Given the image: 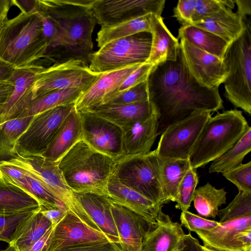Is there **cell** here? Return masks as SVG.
Listing matches in <instances>:
<instances>
[{
    "label": "cell",
    "mask_w": 251,
    "mask_h": 251,
    "mask_svg": "<svg viewBox=\"0 0 251 251\" xmlns=\"http://www.w3.org/2000/svg\"><path fill=\"white\" fill-rule=\"evenodd\" d=\"M40 211L52 225L55 226L65 216L68 210L60 208H46L40 206Z\"/></svg>",
    "instance_id": "obj_49"
},
{
    "label": "cell",
    "mask_w": 251,
    "mask_h": 251,
    "mask_svg": "<svg viewBox=\"0 0 251 251\" xmlns=\"http://www.w3.org/2000/svg\"><path fill=\"white\" fill-rule=\"evenodd\" d=\"M157 119L153 114L150 118L121 127L124 156L149 153L156 139Z\"/></svg>",
    "instance_id": "obj_24"
},
{
    "label": "cell",
    "mask_w": 251,
    "mask_h": 251,
    "mask_svg": "<svg viewBox=\"0 0 251 251\" xmlns=\"http://www.w3.org/2000/svg\"><path fill=\"white\" fill-rule=\"evenodd\" d=\"M14 88V82L10 79L0 81V109L8 100Z\"/></svg>",
    "instance_id": "obj_52"
},
{
    "label": "cell",
    "mask_w": 251,
    "mask_h": 251,
    "mask_svg": "<svg viewBox=\"0 0 251 251\" xmlns=\"http://www.w3.org/2000/svg\"><path fill=\"white\" fill-rule=\"evenodd\" d=\"M54 226L52 225L41 238L25 251H46L52 236Z\"/></svg>",
    "instance_id": "obj_51"
},
{
    "label": "cell",
    "mask_w": 251,
    "mask_h": 251,
    "mask_svg": "<svg viewBox=\"0 0 251 251\" xmlns=\"http://www.w3.org/2000/svg\"><path fill=\"white\" fill-rule=\"evenodd\" d=\"M234 4V0H196L193 23L213 15L225 7L232 9Z\"/></svg>",
    "instance_id": "obj_44"
},
{
    "label": "cell",
    "mask_w": 251,
    "mask_h": 251,
    "mask_svg": "<svg viewBox=\"0 0 251 251\" xmlns=\"http://www.w3.org/2000/svg\"><path fill=\"white\" fill-rule=\"evenodd\" d=\"M147 82L149 100L157 119V136L196 112L224 108L219 89L206 88L196 80L185 64L180 48L176 60L154 66Z\"/></svg>",
    "instance_id": "obj_1"
},
{
    "label": "cell",
    "mask_w": 251,
    "mask_h": 251,
    "mask_svg": "<svg viewBox=\"0 0 251 251\" xmlns=\"http://www.w3.org/2000/svg\"><path fill=\"white\" fill-rule=\"evenodd\" d=\"M7 183L16 185L34 197L42 207L68 209L60 200L27 171L24 177L10 180Z\"/></svg>",
    "instance_id": "obj_37"
},
{
    "label": "cell",
    "mask_w": 251,
    "mask_h": 251,
    "mask_svg": "<svg viewBox=\"0 0 251 251\" xmlns=\"http://www.w3.org/2000/svg\"><path fill=\"white\" fill-rule=\"evenodd\" d=\"M149 100L147 80L117 95L106 104H126Z\"/></svg>",
    "instance_id": "obj_41"
},
{
    "label": "cell",
    "mask_w": 251,
    "mask_h": 251,
    "mask_svg": "<svg viewBox=\"0 0 251 251\" xmlns=\"http://www.w3.org/2000/svg\"><path fill=\"white\" fill-rule=\"evenodd\" d=\"M235 3L237 6V13L244 20L247 19V16L251 14V0H234Z\"/></svg>",
    "instance_id": "obj_53"
},
{
    "label": "cell",
    "mask_w": 251,
    "mask_h": 251,
    "mask_svg": "<svg viewBox=\"0 0 251 251\" xmlns=\"http://www.w3.org/2000/svg\"><path fill=\"white\" fill-rule=\"evenodd\" d=\"M1 26V25H0V26Z\"/></svg>",
    "instance_id": "obj_59"
},
{
    "label": "cell",
    "mask_w": 251,
    "mask_h": 251,
    "mask_svg": "<svg viewBox=\"0 0 251 251\" xmlns=\"http://www.w3.org/2000/svg\"><path fill=\"white\" fill-rule=\"evenodd\" d=\"M81 140H82L81 120L80 113L75 106L57 129L42 156L58 163L62 157Z\"/></svg>",
    "instance_id": "obj_22"
},
{
    "label": "cell",
    "mask_w": 251,
    "mask_h": 251,
    "mask_svg": "<svg viewBox=\"0 0 251 251\" xmlns=\"http://www.w3.org/2000/svg\"><path fill=\"white\" fill-rule=\"evenodd\" d=\"M222 175L233 183L239 191L251 193V161L242 163Z\"/></svg>",
    "instance_id": "obj_42"
},
{
    "label": "cell",
    "mask_w": 251,
    "mask_h": 251,
    "mask_svg": "<svg viewBox=\"0 0 251 251\" xmlns=\"http://www.w3.org/2000/svg\"><path fill=\"white\" fill-rule=\"evenodd\" d=\"M115 162L113 158L81 140L62 157L58 166L73 192L106 196L107 184Z\"/></svg>",
    "instance_id": "obj_4"
},
{
    "label": "cell",
    "mask_w": 251,
    "mask_h": 251,
    "mask_svg": "<svg viewBox=\"0 0 251 251\" xmlns=\"http://www.w3.org/2000/svg\"><path fill=\"white\" fill-rule=\"evenodd\" d=\"M112 174L123 184L152 201L162 206L166 203L159 158L155 150L116 160Z\"/></svg>",
    "instance_id": "obj_7"
},
{
    "label": "cell",
    "mask_w": 251,
    "mask_h": 251,
    "mask_svg": "<svg viewBox=\"0 0 251 251\" xmlns=\"http://www.w3.org/2000/svg\"><path fill=\"white\" fill-rule=\"evenodd\" d=\"M73 193L99 229L112 242L119 245L120 240L112 216L111 202L107 197L94 193L73 192Z\"/></svg>",
    "instance_id": "obj_21"
},
{
    "label": "cell",
    "mask_w": 251,
    "mask_h": 251,
    "mask_svg": "<svg viewBox=\"0 0 251 251\" xmlns=\"http://www.w3.org/2000/svg\"><path fill=\"white\" fill-rule=\"evenodd\" d=\"M151 43L146 62L156 66L168 61H175L180 49L175 37L164 24L161 16L151 14Z\"/></svg>",
    "instance_id": "obj_26"
},
{
    "label": "cell",
    "mask_w": 251,
    "mask_h": 251,
    "mask_svg": "<svg viewBox=\"0 0 251 251\" xmlns=\"http://www.w3.org/2000/svg\"><path fill=\"white\" fill-rule=\"evenodd\" d=\"M249 215H251V193L239 191L227 206L219 210V222Z\"/></svg>",
    "instance_id": "obj_39"
},
{
    "label": "cell",
    "mask_w": 251,
    "mask_h": 251,
    "mask_svg": "<svg viewBox=\"0 0 251 251\" xmlns=\"http://www.w3.org/2000/svg\"><path fill=\"white\" fill-rule=\"evenodd\" d=\"M106 196L112 202L127 207L153 223L156 222L162 212L163 206L124 185L113 174L107 184Z\"/></svg>",
    "instance_id": "obj_20"
},
{
    "label": "cell",
    "mask_w": 251,
    "mask_h": 251,
    "mask_svg": "<svg viewBox=\"0 0 251 251\" xmlns=\"http://www.w3.org/2000/svg\"><path fill=\"white\" fill-rule=\"evenodd\" d=\"M151 14L116 25L102 26L97 33V42L100 48L113 40L141 32L151 33Z\"/></svg>",
    "instance_id": "obj_32"
},
{
    "label": "cell",
    "mask_w": 251,
    "mask_h": 251,
    "mask_svg": "<svg viewBox=\"0 0 251 251\" xmlns=\"http://www.w3.org/2000/svg\"><path fill=\"white\" fill-rule=\"evenodd\" d=\"M199 182L196 170L190 168L186 173L178 187L176 208L182 211L189 209Z\"/></svg>",
    "instance_id": "obj_40"
},
{
    "label": "cell",
    "mask_w": 251,
    "mask_h": 251,
    "mask_svg": "<svg viewBox=\"0 0 251 251\" xmlns=\"http://www.w3.org/2000/svg\"><path fill=\"white\" fill-rule=\"evenodd\" d=\"M38 201L20 187L0 178V217L39 210Z\"/></svg>",
    "instance_id": "obj_29"
},
{
    "label": "cell",
    "mask_w": 251,
    "mask_h": 251,
    "mask_svg": "<svg viewBox=\"0 0 251 251\" xmlns=\"http://www.w3.org/2000/svg\"><path fill=\"white\" fill-rule=\"evenodd\" d=\"M223 61L228 72L224 96L235 107L251 114V27L228 46Z\"/></svg>",
    "instance_id": "obj_6"
},
{
    "label": "cell",
    "mask_w": 251,
    "mask_h": 251,
    "mask_svg": "<svg viewBox=\"0 0 251 251\" xmlns=\"http://www.w3.org/2000/svg\"><path fill=\"white\" fill-rule=\"evenodd\" d=\"M165 0H94L91 8L97 24L109 26L153 14L161 16Z\"/></svg>",
    "instance_id": "obj_13"
},
{
    "label": "cell",
    "mask_w": 251,
    "mask_h": 251,
    "mask_svg": "<svg viewBox=\"0 0 251 251\" xmlns=\"http://www.w3.org/2000/svg\"><path fill=\"white\" fill-rule=\"evenodd\" d=\"M33 118V116L18 118L0 124V163L14 153L18 139Z\"/></svg>",
    "instance_id": "obj_38"
},
{
    "label": "cell",
    "mask_w": 251,
    "mask_h": 251,
    "mask_svg": "<svg viewBox=\"0 0 251 251\" xmlns=\"http://www.w3.org/2000/svg\"><path fill=\"white\" fill-rule=\"evenodd\" d=\"M246 21L232 9L225 7L216 14L198 20L191 25L208 31L230 44L244 33L247 25Z\"/></svg>",
    "instance_id": "obj_25"
},
{
    "label": "cell",
    "mask_w": 251,
    "mask_h": 251,
    "mask_svg": "<svg viewBox=\"0 0 251 251\" xmlns=\"http://www.w3.org/2000/svg\"><path fill=\"white\" fill-rule=\"evenodd\" d=\"M248 126L242 112L237 109L210 116L191 151V167L197 170L220 157L238 142Z\"/></svg>",
    "instance_id": "obj_5"
},
{
    "label": "cell",
    "mask_w": 251,
    "mask_h": 251,
    "mask_svg": "<svg viewBox=\"0 0 251 251\" xmlns=\"http://www.w3.org/2000/svg\"><path fill=\"white\" fill-rule=\"evenodd\" d=\"M35 212H27L14 216L0 217V241H4L9 244L11 241L12 235L18 223Z\"/></svg>",
    "instance_id": "obj_46"
},
{
    "label": "cell",
    "mask_w": 251,
    "mask_h": 251,
    "mask_svg": "<svg viewBox=\"0 0 251 251\" xmlns=\"http://www.w3.org/2000/svg\"><path fill=\"white\" fill-rule=\"evenodd\" d=\"M82 140L95 150L116 160L124 156L122 128L91 112H79Z\"/></svg>",
    "instance_id": "obj_14"
},
{
    "label": "cell",
    "mask_w": 251,
    "mask_h": 251,
    "mask_svg": "<svg viewBox=\"0 0 251 251\" xmlns=\"http://www.w3.org/2000/svg\"><path fill=\"white\" fill-rule=\"evenodd\" d=\"M179 45L191 75L204 87L219 89L228 74L223 59L198 49L184 39H180Z\"/></svg>",
    "instance_id": "obj_15"
},
{
    "label": "cell",
    "mask_w": 251,
    "mask_h": 251,
    "mask_svg": "<svg viewBox=\"0 0 251 251\" xmlns=\"http://www.w3.org/2000/svg\"><path fill=\"white\" fill-rule=\"evenodd\" d=\"M86 112L93 113L121 128L138 121L146 120L153 114L149 100L126 104L102 105Z\"/></svg>",
    "instance_id": "obj_28"
},
{
    "label": "cell",
    "mask_w": 251,
    "mask_h": 251,
    "mask_svg": "<svg viewBox=\"0 0 251 251\" xmlns=\"http://www.w3.org/2000/svg\"><path fill=\"white\" fill-rule=\"evenodd\" d=\"M43 67L37 65L15 69L9 78L14 88L6 103L0 109V124L19 118L32 102L31 87Z\"/></svg>",
    "instance_id": "obj_18"
},
{
    "label": "cell",
    "mask_w": 251,
    "mask_h": 251,
    "mask_svg": "<svg viewBox=\"0 0 251 251\" xmlns=\"http://www.w3.org/2000/svg\"><path fill=\"white\" fill-rule=\"evenodd\" d=\"M155 227L146 236L141 251H178L185 233L182 226L163 211Z\"/></svg>",
    "instance_id": "obj_23"
},
{
    "label": "cell",
    "mask_w": 251,
    "mask_h": 251,
    "mask_svg": "<svg viewBox=\"0 0 251 251\" xmlns=\"http://www.w3.org/2000/svg\"><path fill=\"white\" fill-rule=\"evenodd\" d=\"M47 49L41 18L35 8L21 12L0 27V59L15 69L34 64L44 57Z\"/></svg>",
    "instance_id": "obj_3"
},
{
    "label": "cell",
    "mask_w": 251,
    "mask_h": 251,
    "mask_svg": "<svg viewBox=\"0 0 251 251\" xmlns=\"http://www.w3.org/2000/svg\"><path fill=\"white\" fill-rule=\"evenodd\" d=\"M14 69L13 66L0 59V81L9 79Z\"/></svg>",
    "instance_id": "obj_55"
},
{
    "label": "cell",
    "mask_w": 251,
    "mask_h": 251,
    "mask_svg": "<svg viewBox=\"0 0 251 251\" xmlns=\"http://www.w3.org/2000/svg\"><path fill=\"white\" fill-rule=\"evenodd\" d=\"M110 202L120 248L122 251H141L146 236L157 222H151L127 207Z\"/></svg>",
    "instance_id": "obj_17"
},
{
    "label": "cell",
    "mask_w": 251,
    "mask_h": 251,
    "mask_svg": "<svg viewBox=\"0 0 251 251\" xmlns=\"http://www.w3.org/2000/svg\"><path fill=\"white\" fill-rule=\"evenodd\" d=\"M93 0H35L36 10L48 16L54 25V35L44 56L53 64L70 60L89 64L97 24L91 8Z\"/></svg>",
    "instance_id": "obj_2"
},
{
    "label": "cell",
    "mask_w": 251,
    "mask_h": 251,
    "mask_svg": "<svg viewBox=\"0 0 251 251\" xmlns=\"http://www.w3.org/2000/svg\"><path fill=\"white\" fill-rule=\"evenodd\" d=\"M251 151V127L249 125L238 142L210 165L209 173H222L242 163L246 155Z\"/></svg>",
    "instance_id": "obj_36"
},
{
    "label": "cell",
    "mask_w": 251,
    "mask_h": 251,
    "mask_svg": "<svg viewBox=\"0 0 251 251\" xmlns=\"http://www.w3.org/2000/svg\"><path fill=\"white\" fill-rule=\"evenodd\" d=\"M57 251H122L119 245L113 242L87 243L63 248Z\"/></svg>",
    "instance_id": "obj_48"
},
{
    "label": "cell",
    "mask_w": 251,
    "mask_h": 251,
    "mask_svg": "<svg viewBox=\"0 0 251 251\" xmlns=\"http://www.w3.org/2000/svg\"><path fill=\"white\" fill-rule=\"evenodd\" d=\"M151 34L141 32L110 42L92 54L89 67L102 74L146 62L150 54Z\"/></svg>",
    "instance_id": "obj_9"
},
{
    "label": "cell",
    "mask_w": 251,
    "mask_h": 251,
    "mask_svg": "<svg viewBox=\"0 0 251 251\" xmlns=\"http://www.w3.org/2000/svg\"><path fill=\"white\" fill-rule=\"evenodd\" d=\"M1 163L16 166L27 171L60 200L69 211L91 228H97L67 184L57 163L42 156L22 155L14 152Z\"/></svg>",
    "instance_id": "obj_8"
},
{
    "label": "cell",
    "mask_w": 251,
    "mask_h": 251,
    "mask_svg": "<svg viewBox=\"0 0 251 251\" xmlns=\"http://www.w3.org/2000/svg\"><path fill=\"white\" fill-rule=\"evenodd\" d=\"M142 64L100 74L76 101L75 105L76 110L80 113L84 112L102 105L109 96Z\"/></svg>",
    "instance_id": "obj_19"
},
{
    "label": "cell",
    "mask_w": 251,
    "mask_h": 251,
    "mask_svg": "<svg viewBox=\"0 0 251 251\" xmlns=\"http://www.w3.org/2000/svg\"><path fill=\"white\" fill-rule=\"evenodd\" d=\"M154 66L147 62L141 64L131 73L109 96L102 105L106 104L108 101L121 93L146 81Z\"/></svg>",
    "instance_id": "obj_43"
},
{
    "label": "cell",
    "mask_w": 251,
    "mask_h": 251,
    "mask_svg": "<svg viewBox=\"0 0 251 251\" xmlns=\"http://www.w3.org/2000/svg\"><path fill=\"white\" fill-rule=\"evenodd\" d=\"M178 251H203L202 246L191 233L185 234Z\"/></svg>",
    "instance_id": "obj_50"
},
{
    "label": "cell",
    "mask_w": 251,
    "mask_h": 251,
    "mask_svg": "<svg viewBox=\"0 0 251 251\" xmlns=\"http://www.w3.org/2000/svg\"><path fill=\"white\" fill-rule=\"evenodd\" d=\"M13 5L12 0H0V25L8 20V13Z\"/></svg>",
    "instance_id": "obj_54"
},
{
    "label": "cell",
    "mask_w": 251,
    "mask_h": 251,
    "mask_svg": "<svg viewBox=\"0 0 251 251\" xmlns=\"http://www.w3.org/2000/svg\"><path fill=\"white\" fill-rule=\"evenodd\" d=\"M2 251H19L17 249H16L15 248H14L13 246H9L8 247H7L5 250Z\"/></svg>",
    "instance_id": "obj_57"
},
{
    "label": "cell",
    "mask_w": 251,
    "mask_h": 251,
    "mask_svg": "<svg viewBox=\"0 0 251 251\" xmlns=\"http://www.w3.org/2000/svg\"><path fill=\"white\" fill-rule=\"evenodd\" d=\"M159 160L165 201L166 203L170 201L175 202L180 183L186 173L191 168L189 161L159 158Z\"/></svg>",
    "instance_id": "obj_33"
},
{
    "label": "cell",
    "mask_w": 251,
    "mask_h": 251,
    "mask_svg": "<svg viewBox=\"0 0 251 251\" xmlns=\"http://www.w3.org/2000/svg\"><path fill=\"white\" fill-rule=\"evenodd\" d=\"M196 0H180L174 9V17L182 25H191L196 7Z\"/></svg>",
    "instance_id": "obj_47"
},
{
    "label": "cell",
    "mask_w": 251,
    "mask_h": 251,
    "mask_svg": "<svg viewBox=\"0 0 251 251\" xmlns=\"http://www.w3.org/2000/svg\"><path fill=\"white\" fill-rule=\"evenodd\" d=\"M52 226L40 209L18 223L9 245L19 251H25L41 238Z\"/></svg>",
    "instance_id": "obj_30"
},
{
    "label": "cell",
    "mask_w": 251,
    "mask_h": 251,
    "mask_svg": "<svg viewBox=\"0 0 251 251\" xmlns=\"http://www.w3.org/2000/svg\"><path fill=\"white\" fill-rule=\"evenodd\" d=\"M211 112L200 111L168 126L161 134L157 156L165 159L189 160L191 151Z\"/></svg>",
    "instance_id": "obj_11"
},
{
    "label": "cell",
    "mask_w": 251,
    "mask_h": 251,
    "mask_svg": "<svg viewBox=\"0 0 251 251\" xmlns=\"http://www.w3.org/2000/svg\"><path fill=\"white\" fill-rule=\"evenodd\" d=\"M202 247H203V251H220L218 250L213 249L212 248H209L207 246H204V245L202 246Z\"/></svg>",
    "instance_id": "obj_58"
},
{
    "label": "cell",
    "mask_w": 251,
    "mask_h": 251,
    "mask_svg": "<svg viewBox=\"0 0 251 251\" xmlns=\"http://www.w3.org/2000/svg\"><path fill=\"white\" fill-rule=\"evenodd\" d=\"M100 74L93 72L89 65L80 60H70L43 67L31 87L32 101L57 90L78 88L84 92Z\"/></svg>",
    "instance_id": "obj_10"
},
{
    "label": "cell",
    "mask_w": 251,
    "mask_h": 251,
    "mask_svg": "<svg viewBox=\"0 0 251 251\" xmlns=\"http://www.w3.org/2000/svg\"><path fill=\"white\" fill-rule=\"evenodd\" d=\"M83 92L78 88H68L50 92L33 101L19 118L34 116L54 107L75 104Z\"/></svg>",
    "instance_id": "obj_35"
},
{
    "label": "cell",
    "mask_w": 251,
    "mask_h": 251,
    "mask_svg": "<svg viewBox=\"0 0 251 251\" xmlns=\"http://www.w3.org/2000/svg\"><path fill=\"white\" fill-rule=\"evenodd\" d=\"M180 220L182 226L194 232L211 230L221 225L219 222L204 218L188 210L181 212Z\"/></svg>",
    "instance_id": "obj_45"
},
{
    "label": "cell",
    "mask_w": 251,
    "mask_h": 251,
    "mask_svg": "<svg viewBox=\"0 0 251 251\" xmlns=\"http://www.w3.org/2000/svg\"><path fill=\"white\" fill-rule=\"evenodd\" d=\"M112 242L102 232L91 228L72 212L56 225L46 251H57L63 248L87 243Z\"/></svg>",
    "instance_id": "obj_16"
},
{
    "label": "cell",
    "mask_w": 251,
    "mask_h": 251,
    "mask_svg": "<svg viewBox=\"0 0 251 251\" xmlns=\"http://www.w3.org/2000/svg\"><path fill=\"white\" fill-rule=\"evenodd\" d=\"M227 192L224 188L217 189L209 182L196 188L192 199L199 216L204 218H215L219 207L226 203Z\"/></svg>",
    "instance_id": "obj_34"
},
{
    "label": "cell",
    "mask_w": 251,
    "mask_h": 251,
    "mask_svg": "<svg viewBox=\"0 0 251 251\" xmlns=\"http://www.w3.org/2000/svg\"><path fill=\"white\" fill-rule=\"evenodd\" d=\"M220 223L219 226L213 229L195 233L204 246L220 251H231L238 234L242 231L251 229V215Z\"/></svg>",
    "instance_id": "obj_27"
},
{
    "label": "cell",
    "mask_w": 251,
    "mask_h": 251,
    "mask_svg": "<svg viewBox=\"0 0 251 251\" xmlns=\"http://www.w3.org/2000/svg\"><path fill=\"white\" fill-rule=\"evenodd\" d=\"M184 39L208 53L223 59L229 44L217 35L193 25H181L177 39Z\"/></svg>",
    "instance_id": "obj_31"
},
{
    "label": "cell",
    "mask_w": 251,
    "mask_h": 251,
    "mask_svg": "<svg viewBox=\"0 0 251 251\" xmlns=\"http://www.w3.org/2000/svg\"><path fill=\"white\" fill-rule=\"evenodd\" d=\"M75 105L58 106L34 116L25 130L18 139L14 152L22 155L42 156Z\"/></svg>",
    "instance_id": "obj_12"
},
{
    "label": "cell",
    "mask_w": 251,
    "mask_h": 251,
    "mask_svg": "<svg viewBox=\"0 0 251 251\" xmlns=\"http://www.w3.org/2000/svg\"><path fill=\"white\" fill-rule=\"evenodd\" d=\"M13 5L20 8L22 12L27 13L35 9V0H12Z\"/></svg>",
    "instance_id": "obj_56"
}]
</instances>
